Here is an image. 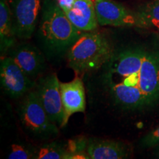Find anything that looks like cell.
I'll list each match as a JSON object with an SVG mask.
<instances>
[{"label":"cell","mask_w":159,"mask_h":159,"mask_svg":"<svg viewBox=\"0 0 159 159\" xmlns=\"http://www.w3.org/2000/svg\"><path fill=\"white\" fill-rule=\"evenodd\" d=\"M140 90L149 107L159 102V52L147 50L141 67Z\"/></svg>","instance_id":"cell-9"},{"label":"cell","mask_w":159,"mask_h":159,"mask_svg":"<svg viewBox=\"0 0 159 159\" xmlns=\"http://www.w3.org/2000/svg\"><path fill=\"white\" fill-rule=\"evenodd\" d=\"M99 25L112 27H137L136 12L114 0H94Z\"/></svg>","instance_id":"cell-8"},{"label":"cell","mask_w":159,"mask_h":159,"mask_svg":"<svg viewBox=\"0 0 159 159\" xmlns=\"http://www.w3.org/2000/svg\"><path fill=\"white\" fill-rule=\"evenodd\" d=\"M64 120L63 128L67 125L71 115L75 113H84L85 111V91L81 78L76 77L68 83H61Z\"/></svg>","instance_id":"cell-11"},{"label":"cell","mask_w":159,"mask_h":159,"mask_svg":"<svg viewBox=\"0 0 159 159\" xmlns=\"http://www.w3.org/2000/svg\"><path fill=\"white\" fill-rule=\"evenodd\" d=\"M42 2V0H10L13 29L18 39L27 40L32 37L41 12Z\"/></svg>","instance_id":"cell-6"},{"label":"cell","mask_w":159,"mask_h":159,"mask_svg":"<svg viewBox=\"0 0 159 159\" xmlns=\"http://www.w3.org/2000/svg\"><path fill=\"white\" fill-rule=\"evenodd\" d=\"M0 82L4 91L13 99L25 96L36 86L34 80L26 74L9 55L2 56Z\"/></svg>","instance_id":"cell-5"},{"label":"cell","mask_w":159,"mask_h":159,"mask_svg":"<svg viewBox=\"0 0 159 159\" xmlns=\"http://www.w3.org/2000/svg\"><path fill=\"white\" fill-rule=\"evenodd\" d=\"M70 153L67 145L52 142L43 145L37 151L39 159H69Z\"/></svg>","instance_id":"cell-16"},{"label":"cell","mask_w":159,"mask_h":159,"mask_svg":"<svg viewBox=\"0 0 159 159\" xmlns=\"http://www.w3.org/2000/svg\"><path fill=\"white\" fill-rule=\"evenodd\" d=\"M12 12L8 0H0V50L5 55L16 44Z\"/></svg>","instance_id":"cell-14"},{"label":"cell","mask_w":159,"mask_h":159,"mask_svg":"<svg viewBox=\"0 0 159 159\" xmlns=\"http://www.w3.org/2000/svg\"><path fill=\"white\" fill-rule=\"evenodd\" d=\"M137 27L153 30L159 32V0L145 4L136 12Z\"/></svg>","instance_id":"cell-15"},{"label":"cell","mask_w":159,"mask_h":159,"mask_svg":"<svg viewBox=\"0 0 159 159\" xmlns=\"http://www.w3.org/2000/svg\"><path fill=\"white\" fill-rule=\"evenodd\" d=\"M64 13L71 23L82 32L94 31L99 25L94 0H75Z\"/></svg>","instance_id":"cell-12"},{"label":"cell","mask_w":159,"mask_h":159,"mask_svg":"<svg viewBox=\"0 0 159 159\" xmlns=\"http://www.w3.org/2000/svg\"><path fill=\"white\" fill-rule=\"evenodd\" d=\"M60 84L56 75H48L39 79L36 91L49 119L60 128H63L64 113Z\"/></svg>","instance_id":"cell-7"},{"label":"cell","mask_w":159,"mask_h":159,"mask_svg":"<svg viewBox=\"0 0 159 159\" xmlns=\"http://www.w3.org/2000/svg\"><path fill=\"white\" fill-rule=\"evenodd\" d=\"M9 56L34 80L42 75L47 68V63L42 53L30 43L15 44L9 50Z\"/></svg>","instance_id":"cell-10"},{"label":"cell","mask_w":159,"mask_h":159,"mask_svg":"<svg viewBox=\"0 0 159 159\" xmlns=\"http://www.w3.org/2000/svg\"><path fill=\"white\" fill-rule=\"evenodd\" d=\"M37 152L31 150L21 144H13L7 158L9 159H30L36 158Z\"/></svg>","instance_id":"cell-17"},{"label":"cell","mask_w":159,"mask_h":159,"mask_svg":"<svg viewBox=\"0 0 159 159\" xmlns=\"http://www.w3.org/2000/svg\"><path fill=\"white\" fill-rule=\"evenodd\" d=\"M114 52V46L105 35L85 32L68 50V64L77 74H85L102 68Z\"/></svg>","instance_id":"cell-3"},{"label":"cell","mask_w":159,"mask_h":159,"mask_svg":"<svg viewBox=\"0 0 159 159\" xmlns=\"http://www.w3.org/2000/svg\"><path fill=\"white\" fill-rule=\"evenodd\" d=\"M148 49L141 47L116 51L103 66L102 83L119 108L136 111L150 108L140 90L141 67Z\"/></svg>","instance_id":"cell-1"},{"label":"cell","mask_w":159,"mask_h":159,"mask_svg":"<svg viewBox=\"0 0 159 159\" xmlns=\"http://www.w3.org/2000/svg\"><path fill=\"white\" fill-rule=\"evenodd\" d=\"M41 13L39 35L49 53L58 55L69 50L83 33L71 22L56 0H43Z\"/></svg>","instance_id":"cell-2"},{"label":"cell","mask_w":159,"mask_h":159,"mask_svg":"<svg viewBox=\"0 0 159 159\" xmlns=\"http://www.w3.org/2000/svg\"><path fill=\"white\" fill-rule=\"evenodd\" d=\"M156 153H155V157L157 158H159V146L156 147Z\"/></svg>","instance_id":"cell-20"},{"label":"cell","mask_w":159,"mask_h":159,"mask_svg":"<svg viewBox=\"0 0 159 159\" xmlns=\"http://www.w3.org/2000/svg\"><path fill=\"white\" fill-rule=\"evenodd\" d=\"M140 144L145 148H156L159 146V127L145 135Z\"/></svg>","instance_id":"cell-18"},{"label":"cell","mask_w":159,"mask_h":159,"mask_svg":"<svg viewBox=\"0 0 159 159\" xmlns=\"http://www.w3.org/2000/svg\"><path fill=\"white\" fill-rule=\"evenodd\" d=\"M86 152L90 159H125L130 156V149L125 143L108 139H89Z\"/></svg>","instance_id":"cell-13"},{"label":"cell","mask_w":159,"mask_h":159,"mask_svg":"<svg viewBox=\"0 0 159 159\" xmlns=\"http://www.w3.org/2000/svg\"><path fill=\"white\" fill-rule=\"evenodd\" d=\"M19 115L24 127L33 136L48 139L58 134V126L49 119L36 90L26 94Z\"/></svg>","instance_id":"cell-4"},{"label":"cell","mask_w":159,"mask_h":159,"mask_svg":"<svg viewBox=\"0 0 159 159\" xmlns=\"http://www.w3.org/2000/svg\"><path fill=\"white\" fill-rule=\"evenodd\" d=\"M56 2L61 7V9L64 11L70 8L74 3L75 0H56Z\"/></svg>","instance_id":"cell-19"}]
</instances>
